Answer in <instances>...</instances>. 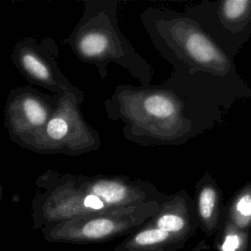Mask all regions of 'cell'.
Segmentation results:
<instances>
[{
  "instance_id": "6da1fadb",
  "label": "cell",
  "mask_w": 251,
  "mask_h": 251,
  "mask_svg": "<svg viewBox=\"0 0 251 251\" xmlns=\"http://www.w3.org/2000/svg\"><path fill=\"white\" fill-rule=\"evenodd\" d=\"M117 0H85L81 17L62 40L82 63L93 65L102 79L108 66L117 64L141 82L148 81L146 63L136 53L119 26Z\"/></svg>"
},
{
  "instance_id": "7a4b0ae2",
  "label": "cell",
  "mask_w": 251,
  "mask_h": 251,
  "mask_svg": "<svg viewBox=\"0 0 251 251\" xmlns=\"http://www.w3.org/2000/svg\"><path fill=\"white\" fill-rule=\"evenodd\" d=\"M156 201L111 209L49 224L41 228L53 243H97L128 235L144 226L159 210Z\"/></svg>"
},
{
  "instance_id": "3957f363",
  "label": "cell",
  "mask_w": 251,
  "mask_h": 251,
  "mask_svg": "<svg viewBox=\"0 0 251 251\" xmlns=\"http://www.w3.org/2000/svg\"><path fill=\"white\" fill-rule=\"evenodd\" d=\"M83 101L73 92L60 95L57 107L45 126L21 147L38 154L73 157L98 150L101 137L80 111Z\"/></svg>"
},
{
  "instance_id": "277c9868",
  "label": "cell",
  "mask_w": 251,
  "mask_h": 251,
  "mask_svg": "<svg viewBox=\"0 0 251 251\" xmlns=\"http://www.w3.org/2000/svg\"><path fill=\"white\" fill-rule=\"evenodd\" d=\"M58 57L59 47L51 37H22L11 51L12 63L28 84L45 88L56 95L73 92L84 99V92L62 73Z\"/></svg>"
},
{
  "instance_id": "5b68a950",
  "label": "cell",
  "mask_w": 251,
  "mask_h": 251,
  "mask_svg": "<svg viewBox=\"0 0 251 251\" xmlns=\"http://www.w3.org/2000/svg\"><path fill=\"white\" fill-rule=\"evenodd\" d=\"M59 97L30 84L11 89L4 107V126L10 140L22 146L41 130L52 117Z\"/></svg>"
},
{
  "instance_id": "8992f818",
  "label": "cell",
  "mask_w": 251,
  "mask_h": 251,
  "mask_svg": "<svg viewBox=\"0 0 251 251\" xmlns=\"http://www.w3.org/2000/svg\"><path fill=\"white\" fill-rule=\"evenodd\" d=\"M70 176L79 189L97 196L111 209L154 201L145 183L124 175L70 174Z\"/></svg>"
},
{
  "instance_id": "52a82bcc",
  "label": "cell",
  "mask_w": 251,
  "mask_h": 251,
  "mask_svg": "<svg viewBox=\"0 0 251 251\" xmlns=\"http://www.w3.org/2000/svg\"><path fill=\"white\" fill-rule=\"evenodd\" d=\"M186 241L176 234L144 225L117 244L114 251H176Z\"/></svg>"
},
{
  "instance_id": "ba28073f",
  "label": "cell",
  "mask_w": 251,
  "mask_h": 251,
  "mask_svg": "<svg viewBox=\"0 0 251 251\" xmlns=\"http://www.w3.org/2000/svg\"><path fill=\"white\" fill-rule=\"evenodd\" d=\"M145 225L176 234L185 240H188L195 230L184 209L174 204L160 207L158 212Z\"/></svg>"
},
{
  "instance_id": "9c48e42d",
  "label": "cell",
  "mask_w": 251,
  "mask_h": 251,
  "mask_svg": "<svg viewBox=\"0 0 251 251\" xmlns=\"http://www.w3.org/2000/svg\"><path fill=\"white\" fill-rule=\"evenodd\" d=\"M197 210L202 230L212 235L219 228V212L217 193L212 187H204L198 196Z\"/></svg>"
},
{
  "instance_id": "30bf717a",
  "label": "cell",
  "mask_w": 251,
  "mask_h": 251,
  "mask_svg": "<svg viewBox=\"0 0 251 251\" xmlns=\"http://www.w3.org/2000/svg\"><path fill=\"white\" fill-rule=\"evenodd\" d=\"M214 247L215 251H251L250 230L240 229L226 222L219 230Z\"/></svg>"
},
{
  "instance_id": "8fae6325",
  "label": "cell",
  "mask_w": 251,
  "mask_h": 251,
  "mask_svg": "<svg viewBox=\"0 0 251 251\" xmlns=\"http://www.w3.org/2000/svg\"><path fill=\"white\" fill-rule=\"evenodd\" d=\"M185 48L189 55L199 63L218 62L220 55L214 45L202 34L192 33L185 39Z\"/></svg>"
},
{
  "instance_id": "7c38bea8",
  "label": "cell",
  "mask_w": 251,
  "mask_h": 251,
  "mask_svg": "<svg viewBox=\"0 0 251 251\" xmlns=\"http://www.w3.org/2000/svg\"><path fill=\"white\" fill-rule=\"evenodd\" d=\"M251 4L247 0H228L224 3L223 12L226 19L236 20L240 18L248 9V6Z\"/></svg>"
},
{
  "instance_id": "4fadbf2b",
  "label": "cell",
  "mask_w": 251,
  "mask_h": 251,
  "mask_svg": "<svg viewBox=\"0 0 251 251\" xmlns=\"http://www.w3.org/2000/svg\"><path fill=\"white\" fill-rule=\"evenodd\" d=\"M206 249H209V245L204 240H202L194 248H192L191 251H203V250H206Z\"/></svg>"
},
{
  "instance_id": "5bb4252c",
  "label": "cell",
  "mask_w": 251,
  "mask_h": 251,
  "mask_svg": "<svg viewBox=\"0 0 251 251\" xmlns=\"http://www.w3.org/2000/svg\"><path fill=\"white\" fill-rule=\"evenodd\" d=\"M3 191H4V188H3V186L0 184V200L2 199V196H3Z\"/></svg>"
}]
</instances>
